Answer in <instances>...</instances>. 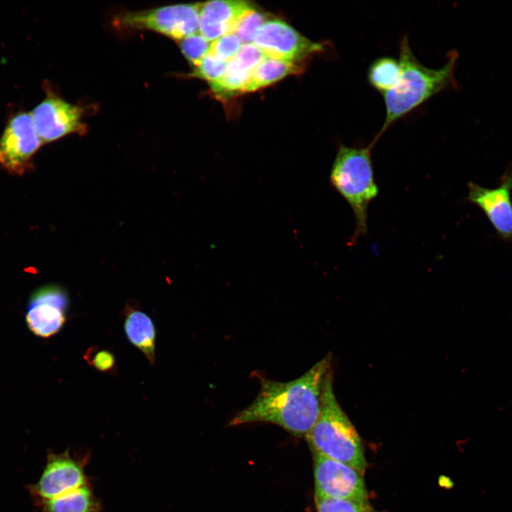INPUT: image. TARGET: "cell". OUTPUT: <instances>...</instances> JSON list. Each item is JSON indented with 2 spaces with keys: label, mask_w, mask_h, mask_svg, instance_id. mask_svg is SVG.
<instances>
[{
  "label": "cell",
  "mask_w": 512,
  "mask_h": 512,
  "mask_svg": "<svg viewBox=\"0 0 512 512\" xmlns=\"http://www.w3.org/2000/svg\"><path fill=\"white\" fill-rule=\"evenodd\" d=\"M306 439L313 452L366 471L368 464L361 437L337 401L331 370L324 383L319 416Z\"/></svg>",
  "instance_id": "3"
},
{
  "label": "cell",
  "mask_w": 512,
  "mask_h": 512,
  "mask_svg": "<svg viewBox=\"0 0 512 512\" xmlns=\"http://www.w3.org/2000/svg\"><path fill=\"white\" fill-rule=\"evenodd\" d=\"M468 188V200L483 210L502 239L512 240V164L498 187L488 188L469 183Z\"/></svg>",
  "instance_id": "12"
},
{
  "label": "cell",
  "mask_w": 512,
  "mask_h": 512,
  "mask_svg": "<svg viewBox=\"0 0 512 512\" xmlns=\"http://www.w3.org/2000/svg\"><path fill=\"white\" fill-rule=\"evenodd\" d=\"M400 73L398 60L391 57H381L370 64L367 76L370 85L383 95L395 86Z\"/></svg>",
  "instance_id": "18"
},
{
  "label": "cell",
  "mask_w": 512,
  "mask_h": 512,
  "mask_svg": "<svg viewBox=\"0 0 512 512\" xmlns=\"http://www.w3.org/2000/svg\"><path fill=\"white\" fill-rule=\"evenodd\" d=\"M84 358L91 367L101 373L114 374L117 371L114 355L107 348L91 346L85 351Z\"/></svg>",
  "instance_id": "21"
},
{
  "label": "cell",
  "mask_w": 512,
  "mask_h": 512,
  "mask_svg": "<svg viewBox=\"0 0 512 512\" xmlns=\"http://www.w3.org/2000/svg\"><path fill=\"white\" fill-rule=\"evenodd\" d=\"M88 458L74 457L69 450L50 452L38 481L31 490L38 501L50 500L90 484L85 473Z\"/></svg>",
  "instance_id": "9"
},
{
  "label": "cell",
  "mask_w": 512,
  "mask_h": 512,
  "mask_svg": "<svg viewBox=\"0 0 512 512\" xmlns=\"http://www.w3.org/2000/svg\"><path fill=\"white\" fill-rule=\"evenodd\" d=\"M178 42L181 53L193 67L198 65L210 52L211 42L200 33L188 36Z\"/></svg>",
  "instance_id": "19"
},
{
  "label": "cell",
  "mask_w": 512,
  "mask_h": 512,
  "mask_svg": "<svg viewBox=\"0 0 512 512\" xmlns=\"http://www.w3.org/2000/svg\"><path fill=\"white\" fill-rule=\"evenodd\" d=\"M42 512H100L101 504L90 484L60 496L38 501Z\"/></svg>",
  "instance_id": "16"
},
{
  "label": "cell",
  "mask_w": 512,
  "mask_h": 512,
  "mask_svg": "<svg viewBox=\"0 0 512 512\" xmlns=\"http://www.w3.org/2000/svg\"><path fill=\"white\" fill-rule=\"evenodd\" d=\"M316 512H372L370 504L331 498H315Z\"/></svg>",
  "instance_id": "23"
},
{
  "label": "cell",
  "mask_w": 512,
  "mask_h": 512,
  "mask_svg": "<svg viewBox=\"0 0 512 512\" xmlns=\"http://www.w3.org/2000/svg\"><path fill=\"white\" fill-rule=\"evenodd\" d=\"M42 144L31 113L13 114L0 137V166L11 174H25L33 166V157Z\"/></svg>",
  "instance_id": "7"
},
{
  "label": "cell",
  "mask_w": 512,
  "mask_h": 512,
  "mask_svg": "<svg viewBox=\"0 0 512 512\" xmlns=\"http://www.w3.org/2000/svg\"><path fill=\"white\" fill-rule=\"evenodd\" d=\"M226 62L222 61L214 55L208 53L201 62L194 67L193 71L188 74L189 77L197 78L207 80L209 84L220 80L224 75Z\"/></svg>",
  "instance_id": "20"
},
{
  "label": "cell",
  "mask_w": 512,
  "mask_h": 512,
  "mask_svg": "<svg viewBox=\"0 0 512 512\" xmlns=\"http://www.w3.org/2000/svg\"><path fill=\"white\" fill-rule=\"evenodd\" d=\"M374 145L372 142L366 147L340 145L331 170V185L346 201L354 215L352 244L366 235L368 206L379 193L371 158Z\"/></svg>",
  "instance_id": "4"
},
{
  "label": "cell",
  "mask_w": 512,
  "mask_h": 512,
  "mask_svg": "<svg viewBox=\"0 0 512 512\" xmlns=\"http://www.w3.org/2000/svg\"><path fill=\"white\" fill-rule=\"evenodd\" d=\"M328 354L305 373L287 382L259 376L260 391L247 407L240 411L230 426L265 422L276 425L294 437L306 438L321 411L326 378L331 370Z\"/></svg>",
  "instance_id": "1"
},
{
  "label": "cell",
  "mask_w": 512,
  "mask_h": 512,
  "mask_svg": "<svg viewBox=\"0 0 512 512\" xmlns=\"http://www.w3.org/2000/svg\"><path fill=\"white\" fill-rule=\"evenodd\" d=\"M252 43L266 56L291 63L322 49L321 44L310 41L279 19L266 21L255 33Z\"/></svg>",
  "instance_id": "10"
},
{
  "label": "cell",
  "mask_w": 512,
  "mask_h": 512,
  "mask_svg": "<svg viewBox=\"0 0 512 512\" xmlns=\"http://www.w3.org/2000/svg\"><path fill=\"white\" fill-rule=\"evenodd\" d=\"M243 43L235 33H229L211 42L210 53L218 59L229 62L240 51Z\"/></svg>",
  "instance_id": "22"
},
{
  "label": "cell",
  "mask_w": 512,
  "mask_h": 512,
  "mask_svg": "<svg viewBox=\"0 0 512 512\" xmlns=\"http://www.w3.org/2000/svg\"><path fill=\"white\" fill-rule=\"evenodd\" d=\"M69 299L56 285L44 286L31 295L26 314L29 330L36 336L48 338L58 334L67 320Z\"/></svg>",
  "instance_id": "11"
},
{
  "label": "cell",
  "mask_w": 512,
  "mask_h": 512,
  "mask_svg": "<svg viewBox=\"0 0 512 512\" xmlns=\"http://www.w3.org/2000/svg\"><path fill=\"white\" fill-rule=\"evenodd\" d=\"M298 68L294 63L284 61L270 57L265 58L256 67L244 92L256 91L268 86L284 77L294 73Z\"/></svg>",
  "instance_id": "17"
},
{
  "label": "cell",
  "mask_w": 512,
  "mask_h": 512,
  "mask_svg": "<svg viewBox=\"0 0 512 512\" xmlns=\"http://www.w3.org/2000/svg\"><path fill=\"white\" fill-rule=\"evenodd\" d=\"M267 20L265 14L254 8L241 18L234 33L243 44L250 43L257 31Z\"/></svg>",
  "instance_id": "24"
},
{
  "label": "cell",
  "mask_w": 512,
  "mask_h": 512,
  "mask_svg": "<svg viewBox=\"0 0 512 512\" xmlns=\"http://www.w3.org/2000/svg\"><path fill=\"white\" fill-rule=\"evenodd\" d=\"M266 57L252 43L243 44L238 53L228 62L222 78L210 84L211 89L223 96L243 92L253 71Z\"/></svg>",
  "instance_id": "14"
},
{
  "label": "cell",
  "mask_w": 512,
  "mask_h": 512,
  "mask_svg": "<svg viewBox=\"0 0 512 512\" xmlns=\"http://www.w3.org/2000/svg\"><path fill=\"white\" fill-rule=\"evenodd\" d=\"M200 4L168 5L123 13L114 24L124 29L149 30L180 40L199 33Z\"/></svg>",
  "instance_id": "5"
},
{
  "label": "cell",
  "mask_w": 512,
  "mask_h": 512,
  "mask_svg": "<svg viewBox=\"0 0 512 512\" xmlns=\"http://www.w3.org/2000/svg\"><path fill=\"white\" fill-rule=\"evenodd\" d=\"M400 76L395 86L383 95L385 117L373 142L395 122L405 116L434 95L447 89H456L455 69L459 53H448L447 60L439 68L422 65L414 55L407 36L400 42Z\"/></svg>",
  "instance_id": "2"
},
{
  "label": "cell",
  "mask_w": 512,
  "mask_h": 512,
  "mask_svg": "<svg viewBox=\"0 0 512 512\" xmlns=\"http://www.w3.org/2000/svg\"><path fill=\"white\" fill-rule=\"evenodd\" d=\"M255 7L247 1L218 0L200 3L199 33L212 42L234 33L241 18Z\"/></svg>",
  "instance_id": "13"
},
{
  "label": "cell",
  "mask_w": 512,
  "mask_h": 512,
  "mask_svg": "<svg viewBox=\"0 0 512 512\" xmlns=\"http://www.w3.org/2000/svg\"><path fill=\"white\" fill-rule=\"evenodd\" d=\"M315 498L346 499L370 504L363 473L313 452Z\"/></svg>",
  "instance_id": "6"
},
{
  "label": "cell",
  "mask_w": 512,
  "mask_h": 512,
  "mask_svg": "<svg viewBox=\"0 0 512 512\" xmlns=\"http://www.w3.org/2000/svg\"><path fill=\"white\" fill-rule=\"evenodd\" d=\"M122 314L127 338L154 365L156 331L152 319L132 301L126 304Z\"/></svg>",
  "instance_id": "15"
},
{
  "label": "cell",
  "mask_w": 512,
  "mask_h": 512,
  "mask_svg": "<svg viewBox=\"0 0 512 512\" xmlns=\"http://www.w3.org/2000/svg\"><path fill=\"white\" fill-rule=\"evenodd\" d=\"M84 113L83 107L65 101L46 88L45 98L32 110L31 116L42 142L48 143L70 134L85 133Z\"/></svg>",
  "instance_id": "8"
}]
</instances>
